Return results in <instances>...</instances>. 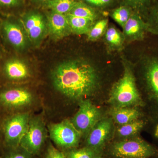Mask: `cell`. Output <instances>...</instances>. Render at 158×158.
<instances>
[{
  "label": "cell",
  "mask_w": 158,
  "mask_h": 158,
  "mask_svg": "<svg viewBox=\"0 0 158 158\" xmlns=\"http://www.w3.org/2000/svg\"><path fill=\"white\" fill-rule=\"evenodd\" d=\"M3 29L9 42L19 49L24 48L27 44V36L19 25L6 21L4 23Z\"/></svg>",
  "instance_id": "14"
},
{
  "label": "cell",
  "mask_w": 158,
  "mask_h": 158,
  "mask_svg": "<svg viewBox=\"0 0 158 158\" xmlns=\"http://www.w3.org/2000/svg\"><path fill=\"white\" fill-rule=\"evenodd\" d=\"M131 9L127 6H121L116 8L111 13L112 19L123 27L132 15Z\"/></svg>",
  "instance_id": "24"
},
{
  "label": "cell",
  "mask_w": 158,
  "mask_h": 158,
  "mask_svg": "<svg viewBox=\"0 0 158 158\" xmlns=\"http://www.w3.org/2000/svg\"><path fill=\"white\" fill-rule=\"evenodd\" d=\"M20 4V0H0V7L6 9L15 8Z\"/></svg>",
  "instance_id": "28"
},
{
  "label": "cell",
  "mask_w": 158,
  "mask_h": 158,
  "mask_svg": "<svg viewBox=\"0 0 158 158\" xmlns=\"http://www.w3.org/2000/svg\"><path fill=\"white\" fill-rule=\"evenodd\" d=\"M45 158H67L62 153L51 145L48 149Z\"/></svg>",
  "instance_id": "27"
},
{
  "label": "cell",
  "mask_w": 158,
  "mask_h": 158,
  "mask_svg": "<svg viewBox=\"0 0 158 158\" xmlns=\"http://www.w3.org/2000/svg\"><path fill=\"white\" fill-rule=\"evenodd\" d=\"M127 5L141 10L149 11L152 0H124Z\"/></svg>",
  "instance_id": "26"
},
{
  "label": "cell",
  "mask_w": 158,
  "mask_h": 158,
  "mask_svg": "<svg viewBox=\"0 0 158 158\" xmlns=\"http://www.w3.org/2000/svg\"><path fill=\"white\" fill-rule=\"evenodd\" d=\"M123 29L125 40L129 42L143 40L148 32L145 20L138 14H132Z\"/></svg>",
  "instance_id": "11"
},
{
  "label": "cell",
  "mask_w": 158,
  "mask_h": 158,
  "mask_svg": "<svg viewBox=\"0 0 158 158\" xmlns=\"http://www.w3.org/2000/svg\"><path fill=\"white\" fill-rule=\"evenodd\" d=\"M47 26L50 34L55 38H63L72 33L65 14L52 11L48 16Z\"/></svg>",
  "instance_id": "12"
},
{
  "label": "cell",
  "mask_w": 158,
  "mask_h": 158,
  "mask_svg": "<svg viewBox=\"0 0 158 158\" xmlns=\"http://www.w3.org/2000/svg\"><path fill=\"white\" fill-rule=\"evenodd\" d=\"M78 111L72 123L81 135H87L92 127L101 118L99 110L88 99H81Z\"/></svg>",
  "instance_id": "5"
},
{
  "label": "cell",
  "mask_w": 158,
  "mask_h": 158,
  "mask_svg": "<svg viewBox=\"0 0 158 158\" xmlns=\"http://www.w3.org/2000/svg\"><path fill=\"white\" fill-rule=\"evenodd\" d=\"M110 114L113 121L119 125L140 119L143 116L137 107H112Z\"/></svg>",
  "instance_id": "15"
},
{
  "label": "cell",
  "mask_w": 158,
  "mask_h": 158,
  "mask_svg": "<svg viewBox=\"0 0 158 158\" xmlns=\"http://www.w3.org/2000/svg\"><path fill=\"white\" fill-rule=\"evenodd\" d=\"M146 124L145 120L140 118L126 124L119 125L116 133L117 135L122 139L131 138L136 136Z\"/></svg>",
  "instance_id": "19"
},
{
  "label": "cell",
  "mask_w": 158,
  "mask_h": 158,
  "mask_svg": "<svg viewBox=\"0 0 158 158\" xmlns=\"http://www.w3.org/2000/svg\"><path fill=\"white\" fill-rule=\"evenodd\" d=\"M72 33L77 35L87 34L95 22L94 20L77 17L72 15H65Z\"/></svg>",
  "instance_id": "17"
},
{
  "label": "cell",
  "mask_w": 158,
  "mask_h": 158,
  "mask_svg": "<svg viewBox=\"0 0 158 158\" xmlns=\"http://www.w3.org/2000/svg\"><path fill=\"white\" fill-rule=\"evenodd\" d=\"M32 94L25 89H11L0 94V99L3 103L12 107L25 106L32 101Z\"/></svg>",
  "instance_id": "13"
},
{
  "label": "cell",
  "mask_w": 158,
  "mask_h": 158,
  "mask_svg": "<svg viewBox=\"0 0 158 158\" xmlns=\"http://www.w3.org/2000/svg\"><path fill=\"white\" fill-rule=\"evenodd\" d=\"M22 21L26 35L31 41H38L45 34L47 23L44 18L40 13H29L25 16Z\"/></svg>",
  "instance_id": "10"
},
{
  "label": "cell",
  "mask_w": 158,
  "mask_h": 158,
  "mask_svg": "<svg viewBox=\"0 0 158 158\" xmlns=\"http://www.w3.org/2000/svg\"><path fill=\"white\" fill-rule=\"evenodd\" d=\"M37 2L41 3H47L50 0H37Z\"/></svg>",
  "instance_id": "31"
},
{
  "label": "cell",
  "mask_w": 158,
  "mask_h": 158,
  "mask_svg": "<svg viewBox=\"0 0 158 158\" xmlns=\"http://www.w3.org/2000/svg\"><path fill=\"white\" fill-rule=\"evenodd\" d=\"M111 118H101L87 135V147L101 152L113 130Z\"/></svg>",
  "instance_id": "8"
},
{
  "label": "cell",
  "mask_w": 158,
  "mask_h": 158,
  "mask_svg": "<svg viewBox=\"0 0 158 158\" xmlns=\"http://www.w3.org/2000/svg\"><path fill=\"white\" fill-rule=\"evenodd\" d=\"M108 27V19L100 20L94 23L88 34V39L90 41H96L105 34Z\"/></svg>",
  "instance_id": "23"
},
{
  "label": "cell",
  "mask_w": 158,
  "mask_h": 158,
  "mask_svg": "<svg viewBox=\"0 0 158 158\" xmlns=\"http://www.w3.org/2000/svg\"><path fill=\"white\" fill-rule=\"evenodd\" d=\"M111 1L112 0H100L101 6L107 5L111 2Z\"/></svg>",
  "instance_id": "30"
},
{
  "label": "cell",
  "mask_w": 158,
  "mask_h": 158,
  "mask_svg": "<svg viewBox=\"0 0 158 158\" xmlns=\"http://www.w3.org/2000/svg\"><path fill=\"white\" fill-rule=\"evenodd\" d=\"M102 158V157H100V158Z\"/></svg>",
  "instance_id": "33"
},
{
  "label": "cell",
  "mask_w": 158,
  "mask_h": 158,
  "mask_svg": "<svg viewBox=\"0 0 158 158\" xmlns=\"http://www.w3.org/2000/svg\"><path fill=\"white\" fill-rule=\"evenodd\" d=\"M30 155L25 151L24 152H16L10 154L6 158H31Z\"/></svg>",
  "instance_id": "29"
},
{
  "label": "cell",
  "mask_w": 158,
  "mask_h": 158,
  "mask_svg": "<svg viewBox=\"0 0 158 158\" xmlns=\"http://www.w3.org/2000/svg\"><path fill=\"white\" fill-rule=\"evenodd\" d=\"M5 71L9 77L15 80L25 78L29 74L28 69L26 64L17 59L7 62L5 65Z\"/></svg>",
  "instance_id": "18"
},
{
  "label": "cell",
  "mask_w": 158,
  "mask_h": 158,
  "mask_svg": "<svg viewBox=\"0 0 158 158\" xmlns=\"http://www.w3.org/2000/svg\"><path fill=\"white\" fill-rule=\"evenodd\" d=\"M145 21L148 32L158 36V1L151 7Z\"/></svg>",
  "instance_id": "20"
},
{
  "label": "cell",
  "mask_w": 158,
  "mask_h": 158,
  "mask_svg": "<svg viewBox=\"0 0 158 158\" xmlns=\"http://www.w3.org/2000/svg\"><path fill=\"white\" fill-rule=\"evenodd\" d=\"M123 74L113 85L109 102L113 107H138L145 106L136 84L135 77L131 63L123 58Z\"/></svg>",
  "instance_id": "2"
},
{
  "label": "cell",
  "mask_w": 158,
  "mask_h": 158,
  "mask_svg": "<svg viewBox=\"0 0 158 158\" xmlns=\"http://www.w3.org/2000/svg\"><path fill=\"white\" fill-rule=\"evenodd\" d=\"M158 158V157H155V158Z\"/></svg>",
  "instance_id": "32"
},
{
  "label": "cell",
  "mask_w": 158,
  "mask_h": 158,
  "mask_svg": "<svg viewBox=\"0 0 158 158\" xmlns=\"http://www.w3.org/2000/svg\"><path fill=\"white\" fill-rule=\"evenodd\" d=\"M101 157V152L87 146L71 151L68 154V158H99Z\"/></svg>",
  "instance_id": "25"
},
{
  "label": "cell",
  "mask_w": 158,
  "mask_h": 158,
  "mask_svg": "<svg viewBox=\"0 0 158 158\" xmlns=\"http://www.w3.org/2000/svg\"><path fill=\"white\" fill-rule=\"evenodd\" d=\"M45 139V131L42 123L38 119L29 122L28 127L19 145L30 155L37 153Z\"/></svg>",
  "instance_id": "7"
},
{
  "label": "cell",
  "mask_w": 158,
  "mask_h": 158,
  "mask_svg": "<svg viewBox=\"0 0 158 158\" xmlns=\"http://www.w3.org/2000/svg\"><path fill=\"white\" fill-rule=\"evenodd\" d=\"M68 14L77 17L90 19L94 20L97 18V14L96 11L93 8L80 2H77L76 3L75 6Z\"/></svg>",
  "instance_id": "22"
},
{
  "label": "cell",
  "mask_w": 158,
  "mask_h": 158,
  "mask_svg": "<svg viewBox=\"0 0 158 158\" xmlns=\"http://www.w3.org/2000/svg\"><path fill=\"white\" fill-rule=\"evenodd\" d=\"M104 40L110 52L120 50L123 48L125 41L123 32L113 26L108 27L104 34Z\"/></svg>",
  "instance_id": "16"
},
{
  "label": "cell",
  "mask_w": 158,
  "mask_h": 158,
  "mask_svg": "<svg viewBox=\"0 0 158 158\" xmlns=\"http://www.w3.org/2000/svg\"><path fill=\"white\" fill-rule=\"evenodd\" d=\"M50 133L51 138L57 145L66 148L77 146L81 136L71 122L68 120L53 124Z\"/></svg>",
  "instance_id": "6"
},
{
  "label": "cell",
  "mask_w": 158,
  "mask_h": 158,
  "mask_svg": "<svg viewBox=\"0 0 158 158\" xmlns=\"http://www.w3.org/2000/svg\"><path fill=\"white\" fill-rule=\"evenodd\" d=\"M142 80L146 99L158 120V55H149L142 61Z\"/></svg>",
  "instance_id": "4"
},
{
  "label": "cell",
  "mask_w": 158,
  "mask_h": 158,
  "mask_svg": "<svg viewBox=\"0 0 158 158\" xmlns=\"http://www.w3.org/2000/svg\"><path fill=\"white\" fill-rule=\"evenodd\" d=\"M113 158H153L158 157V148L139 137L122 139L110 146Z\"/></svg>",
  "instance_id": "3"
},
{
  "label": "cell",
  "mask_w": 158,
  "mask_h": 158,
  "mask_svg": "<svg viewBox=\"0 0 158 158\" xmlns=\"http://www.w3.org/2000/svg\"><path fill=\"white\" fill-rule=\"evenodd\" d=\"M29 123V116L26 113L18 114L8 120L5 132L6 141L9 145L16 147L19 145L27 132Z\"/></svg>",
  "instance_id": "9"
},
{
  "label": "cell",
  "mask_w": 158,
  "mask_h": 158,
  "mask_svg": "<svg viewBox=\"0 0 158 158\" xmlns=\"http://www.w3.org/2000/svg\"><path fill=\"white\" fill-rule=\"evenodd\" d=\"M54 85L62 94L73 99H82L94 93L98 86V75L90 63L72 60L61 63L53 73Z\"/></svg>",
  "instance_id": "1"
},
{
  "label": "cell",
  "mask_w": 158,
  "mask_h": 158,
  "mask_svg": "<svg viewBox=\"0 0 158 158\" xmlns=\"http://www.w3.org/2000/svg\"><path fill=\"white\" fill-rule=\"evenodd\" d=\"M77 2L75 0H50L46 5L52 11L66 15L69 13Z\"/></svg>",
  "instance_id": "21"
}]
</instances>
